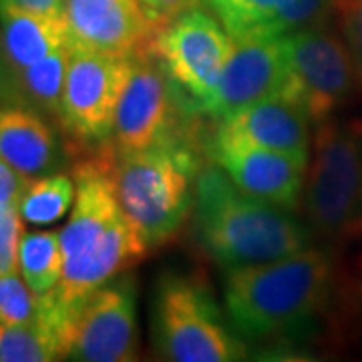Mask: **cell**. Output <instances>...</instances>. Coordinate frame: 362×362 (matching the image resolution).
Returning a JSON list of instances; mask_svg holds the SVG:
<instances>
[{"label":"cell","mask_w":362,"mask_h":362,"mask_svg":"<svg viewBox=\"0 0 362 362\" xmlns=\"http://www.w3.org/2000/svg\"><path fill=\"white\" fill-rule=\"evenodd\" d=\"M113 157L115 149L111 147L93 159H81L73 171L75 204L59 232L65 268L52 290L71 318L85 298L117 274L133 268L149 252L119 206L111 180Z\"/></svg>","instance_id":"cell-1"},{"label":"cell","mask_w":362,"mask_h":362,"mask_svg":"<svg viewBox=\"0 0 362 362\" xmlns=\"http://www.w3.org/2000/svg\"><path fill=\"white\" fill-rule=\"evenodd\" d=\"M226 274V312L233 330L247 340L306 330L328 304L334 282L332 259L316 247Z\"/></svg>","instance_id":"cell-2"},{"label":"cell","mask_w":362,"mask_h":362,"mask_svg":"<svg viewBox=\"0 0 362 362\" xmlns=\"http://www.w3.org/2000/svg\"><path fill=\"white\" fill-rule=\"evenodd\" d=\"M192 214L197 242L226 272L286 258L310 240L288 209L242 192L218 165L199 169Z\"/></svg>","instance_id":"cell-3"},{"label":"cell","mask_w":362,"mask_h":362,"mask_svg":"<svg viewBox=\"0 0 362 362\" xmlns=\"http://www.w3.org/2000/svg\"><path fill=\"white\" fill-rule=\"evenodd\" d=\"M197 173L199 161L185 135L115 153L111 180L119 206L149 250L173 240L189 218Z\"/></svg>","instance_id":"cell-4"},{"label":"cell","mask_w":362,"mask_h":362,"mask_svg":"<svg viewBox=\"0 0 362 362\" xmlns=\"http://www.w3.org/2000/svg\"><path fill=\"white\" fill-rule=\"evenodd\" d=\"M302 202L318 235L330 242L362 238L361 121L318 123Z\"/></svg>","instance_id":"cell-5"},{"label":"cell","mask_w":362,"mask_h":362,"mask_svg":"<svg viewBox=\"0 0 362 362\" xmlns=\"http://www.w3.org/2000/svg\"><path fill=\"white\" fill-rule=\"evenodd\" d=\"M153 337L161 356L175 362H232L246 356L211 290L187 274L165 272L156 288Z\"/></svg>","instance_id":"cell-6"},{"label":"cell","mask_w":362,"mask_h":362,"mask_svg":"<svg viewBox=\"0 0 362 362\" xmlns=\"http://www.w3.org/2000/svg\"><path fill=\"white\" fill-rule=\"evenodd\" d=\"M233 42L218 16L202 6L185 11L156 33L149 52L168 75L185 115H199L216 93Z\"/></svg>","instance_id":"cell-7"},{"label":"cell","mask_w":362,"mask_h":362,"mask_svg":"<svg viewBox=\"0 0 362 362\" xmlns=\"http://www.w3.org/2000/svg\"><path fill=\"white\" fill-rule=\"evenodd\" d=\"M286 77L278 95L296 103L314 123H322L349 103L356 69L349 47L332 28L306 26L284 37Z\"/></svg>","instance_id":"cell-8"},{"label":"cell","mask_w":362,"mask_h":362,"mask_svg":"<svg viewBox=\"0 0 362 362\" xmlns=\"http://www.w3.org/2000/svg\"><path fill=\"white\" fill-rule=\"evenodd\" d=\"M133 59L71 45L61 129L81 143L107 145Z\"/></svg>","instance_id":"cell-9"},{"label":"cell","mask_w":362,"mask_h":362,"mask_svg":"<svg viewBox=\"0 0 362 362\" xmlns=\"http://www.w3.org/2000/svg\"><path fill=\"white\" fill-rule=\"evenodd\" d=\"M137 286L131 276L113 278L78 306L69 332L66 358L129 362L137 358Z\"/></svg>","instance_id":"cell-10"},{"label":"cell","mask_w":362,"mask_h":362,"mask_svg":"<svg viewBox=\"0 0 362 362\" xmlns=\"http://www.w3.org/2000/svg\"><path fill=\"white\" fill-rule=\"evenodd\" d=\"M180 113L185 111L156 57L151 52L135 57L115 111L111 135L115 153L143 151L183 135L177 129Z\"/></svg>","instance_id":"cell-11"},{"label":"cell","mask_w":362,"mask_h":362,"mask_svg":"<svg viewBox=\"0 0 362 362\" xmlns=\"http://www.w3.org/2000/svg\"><path fill=\"white\" fill-rule=\"evenodd\" d=\"M209 156L242 192L288 211L302 204L310 157L242 143H209Z\"/></svg>","instance_id":"cell-12"},{"label":"cell","mask_w":362,"mask_h":362,"mask_svg":"<svg viewBox=\"0 0 362 362\" xmlns=\"http://www.w3.org/2000/svg\"><path fill=\"white\" fill-rule=\"evenodd\" d=\"M284 77V37L235 40L218 89L199 115L221 121L247 105L280 93Z\"/></svg>","instance_id":"cell-13"},{"label":"cell","mask_w":362,"mask_h":362,"mask_svg":"<svg viewBox=\"0 0 362 362\" xmlns=\"http://www.w3.org/2000/svg\"><path fill=\"white\" fill-rule=\"evenodd\" d=\"M65 16L71 45L117 57L147 54L157 33L139 0H65Z\"/></svg>","instance_id":"cell-14"},{"label":"cell","mask_w":362,"mask_h":362,"mask_svg":"<svg viewBox=\"0 0 362 362\" xmlns=\"http://www.w3.org/2000/svg\"><path fill=\"white\" fill-rule=\"evenodd\" d=\"M209 143H242L310 157V117L276 93L218 121Z\"/></svg>","instance_id":"cell-15"},{"label":"cell","mask_w":362,"mask_h":362,"mask_svg":"<svg viewBox=\"0 0 362 362\" xmlns=\"http://www.w3.org/2000/svg\"><path fill=\"white\" fill-rule=\"evenodd\" d=\"M233 40L274 39L320 25L332 0H206Z\"/></svg>","instance_id":"cell-16"},{"label":"cell","mask_w":362,"mask_h":362,"mask_svg":"<svg viewBox=\"0 0 362 362\" xmlns=\"http://www.w3.org/2000/svg\"><path fill=\"white\" fill-rule=\"evenodd\" d=\"M0 157L28 180L59 171L63 149L47 117L26 103L0 107Z\"/></svg>","instance_id":"cell-17"},{"label":"cell","mask_w":362,"mask_h":362,"mask_svg":"<svg viewBox=\"0 0 362 362\" xmlns=\"http://www.w3.org/2000/svg\"><path fill=\"white\" fill-rule=\"evenodd\" d=\"M0 40L13 73H18L71 45V33L65 14L39 13L13 0H0Z\"/></svg>","instance_id":"cell-18"},{"label":"cell","mask_w":362,"mask_h":362,"mask_svg":"<svg viewBox=\"0 0 362 362\" xmlns=\"http://www.w3.org/2000/svg\"><path fill=\"white\" fill-rule=\"evenodd\" d=\"M71 57V45L57 49L40 61L14 73L16 85L26 105L52 119L61 127L63 117V90Z\"/></svg>","instance_id":"cell-19"},{"label":"cell","mask_w":362,"mask_h":362,"mask_svg":"<svg viewBox=\"0 0 362 362\" xmlns=\"http://www.w3.org/2000/svg\"><path fill=\"white\" fill-rule=\"evenodd\" d=\"M65 268L59 232L25 233L18 254V272L37 294L54 290Z\"/></svg>","instance_id":"cell-20"},{"label":"cell","mask_w":362,"mask_h":362,"mask_svg":"<svg viewBox=\"0 0 362 362\" xmlns=\"http://www.w3.org/2000/svg\"><path fill=\"white\" fill-rule=\"evenodd\" d=\"M77 185L66 173H49L30 180L25 195L21 197V214L26 223L51 226L63 220L75 204Z\"/></svg>","instance_id":"cell-21"},{"label":"cell","mask_w":362,"mask_h":362,"mask_svg":"<svg viewBox=\"0 0 362 362\" xmlns=\"http://www.w3.org/2000/svg\"><path fill=\"white\" fill-rule=\"evenodd\" d=\"M65 358V344L52 330L0 322V362H47Z\"/></svg>","instance_id":"cell-22"},{"label":"cell","mask_w":362,"mask_h":362,"mask_svg":"<svg viewBox=\"0 0 362 362\" xmlns=\"http://www.w3.org/2000/svg\"><path fill=\"white\" fill-rule=\"evenodd\" d=\"M42 318V294L26 284L21 272L0 274V322L35 326Z\"/></svg>","instance_id":"cell-23"},{"label":"cell","mask_w":362,"mask_h":362,"mask_svg":"<svg viewBox=\"0 0 362 362\" xmlns=\"http://www.w3.org/2000/svg\"><path fill=\"white\" fill-rule=\"evenodd\" d=\"M25 218L18 204H0V274L18 272Z\"/></svg>","instance_id":"cell-24"},{"label":"cell","mask_w":362,"mask_h":362,"mask_svg":"<svg viewBox=\"0 0 362 362\" xmlns=\"http://www.w3.org/2000/svg\"><path fill=\"white\" fill-rule=\"evenodd\" d=\"M332 11L338 16L342 39L349 47L362 87V0H332Z\"/></svg>","instance_id":"cell-25"},{"label":"cell","mask_w":362,"mask_h":362,"mask_svg":"<svg viewBox=\"0 0 362 362\" xmlns=\"http://www.w3.org/2000/svg\"><path fill=\"white\" fill-rule=\"evenodd\" d=\"M199 2L202 0H139L143 11L149 16V21L157 26V30L185 11L199 6Z\"/></svg>","instance_id":"cell-26"},{"label":"cell","mask_w":362,"mask_h":362,"mask_svg":"<svg viewBox=\"0 0 362 362\" xmlns=\"http://www.w3.org/2000/svg\"><path fill=\"white\" fill-rule=\"evenodd\" d=\"M30 180L0 157V204H21Z\"/></svg>","instance_id":"cell-27"},{"label":"cell","mask_w":362,"mask_h":362,"mask_svg":"<svg viewBox=\"0 0 362 362\" xmlns=\"http://www.w3.org/2000/svg\"><path fill=\"white\" fill-rule=\"evenodd\" d=\"M13 103H25L18 85H16V77H14L13 69L6 61V54L2 49V40H0V107L2 105Z\"/></svg>","instance_id":"cell-28"},{"label":"cell","mask_w":362,"mask_h":362,"mask_svg":"<svg viewBox=\"0 0 362 362\" xmlns=\"http://www.w3.org/2000/svg\"><path fill=\"white\" fill-rule=\"evenodd\" d=\"M16 4L47 14H65V0H13Z\"/></svg>","instance_id":"cell-29"}]
</instances>
